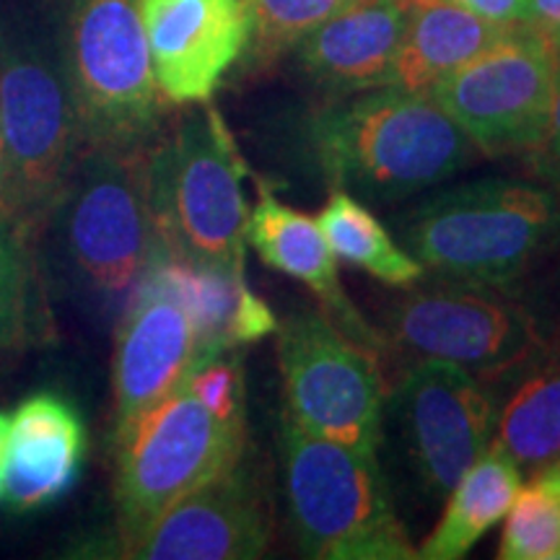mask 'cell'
<instances>
[{"label": "cell", "instance_id": "3957f363", "mask_svg": "<svg viewBox=\"0 0 560 560\" xmlns=\"http://www.w3.org/2000/svg\"><path fill=\"white\" fill-rule=\"evenodd\" d=\"M392 234L425 276L514 293L560 247V195L516 179L465 182L397 213Z\"/></svg>", "mask_w": 560, "mask_h": 560}, {"label": "cell", "instance_id": "52a82bcc", "mask_svg": "<svg viewBox=\"0 0 560 560\" xmlns=\"http://www.w3.org/2000/svg\"><path fill=\"white\" fill-rule=\"evenodd\" d=\"M280 433L291 522L306 558H418L374 452L314 436L291 416Z\"/></svg>", "mask_w": 560, "mask_h": 560}, {"label": "cell", "instance_id": "d4e9b609", "mask_svg": "<svg viewBox=\"0 0 560 560\" xmlns=\"http://www.w3.org/2000/svg\"><path fill=\"white\" fill-rule=\"evenodd\" d=\"M501 560H560V493L532 478L516 490L501 535Z\"/></svg>", "mask_w": 560, "mask_h": 560}, {"label": "cell", "instance_id": "7c38bea8", "mask_svg": "<svg viewBox=\"0 0 560 560\" xmlns=\"http://www.w3.org/2000/svg\"><path fill=\"white\" fill-rule=\"evenodd\" d=\"M420 488L446 499L490 450L495 400L472 371L446 361H416L389 389L387 412Z\"/></svg>", "mask_w": 560, "mask_h": 560}, {"label": "cell", "instance_id": "d6986e66", "mask_svg": "<svg viewBox=\"0 0 560 560\" xmlns=\"http://www.w3.org/2000/svg\"><path fill=\"white\" fill-rule=\"evenodd\" d=\"M145 270L170 289L190 317L198 332L200 363L276 332V314L249 289L244 272L182 260L159 244Z\"/></svg>", "mask_w": 560, "mask_h": 560}, {"label": "cell", "instance_id": "ba28073f", "mask_svg": "<svg viewBox=\"0 0 560 560\" xmlns=\"http://www.w3.org/2000/svg\"><path fill=\"white\" fill-rule=\"evenodd\" d=\"M115 506L120 550L190 490L247 454V431L223 425L182 384L115 441Z\"/></svg>", "mask_w": 560, "mask_h": 560}, {"label": "cell", "instance_id": "4dcf8cb0", "mask_svg": "<svg viewBox=\"0 0 560 560\" xmlns=\"http://www.w3.org/2000/svg\"><path fill=\"white\" fill-rule=\"evenodd\" d=\"M524 26L542 34L556 47L560 42V0H527Z\"/></svg>", "mask_w": 560, "mask_h": 560}, {"label": "cell", "instance_id": "5bb4252c", "mask_svg": "<svg viewBox=\"0 0 560 560\" xmlns=\"http://www.w3.org/2000/svg\"><path fill=\"white\" fill-rule=\"evenodd\" d=\"M153 79L172 107L213 100L249 42L244 0H140Z\"/></svg>", "mask_w": 560, "mask_h": 560}, {"label": "cell", "instance_id": "2e32d148", "mask_svg": "<svg viewBox=\"0 0 560 560\" xmlns=\"http://www.w3.org/2000/svg\"><path fill=\"white\" fill-rule=\"evenodd\" d=\"M257 206L249 208L247 219V247L260 255V260L272 270L296 278L319 301V310L350 340L359 342L363 350L384 361L382 332L376 330L342 289L338 272V257L332 255L330 244L322 234L319 221L278 200L276 190L268 182L257 185Z\"/></svg>", "mask_w": 560, "mask_h": 560}, {"label": "cell", "instance_id": "e575fe53", "mask_svg": "<svg viewBox=\"0 0 560 560\" xmlns=\"http://www.w3.org/2000/svg\"><path fill=\"white\" fill-rule=\"evenodd\" d=\"M552 50H556V55H558V60H560V42H558V45H556V47H552Z\"/></svg>", "mask_w": 560, "mask_h": 560}, {"label": "cell", "instance_id": "7402d4cb", "mask_svg": "<svg viewBox=\"0 0 560 560\" xmlns=\"http://www.w3.org/2000/svg\"><path fill=\"white\" fill-rule=\"evenodd\" d=\"M522 488V470L499 450H488L446 495L436 529L418 548L420 560H459L493 529Z\"/></svg>", "mask_w": 560, "mask_h": 560}, {"label": "cell", "instance_id": "e0dca14e", "mask_svg": "<svg viewBox=\"0 0 560 560\" xmlns=\"http://www.w3.org/2000/svg\"><path fill=\"white\" fill-rule=\"evenodd\" d=\"M86 457V425L55 392H37L9 418L3 501L16 514L52 506L79 480Z\"/></svg>", "mask_w": 560, "mask_h": 560}, {"label": "cell", "instance_id": "484cf974", "mask_svg": "<svg viewBox=\"0 0 560 560\" xmlns=\"http://www.w3.org/2000/svg\"><path fill=\"white\" fill-rule=\"evenodd\" d=\"M30 223L0 210V353L24 338L32 317L34 262Z\"/></svg>", "mask_w": 560, "mask_h": 560}, {"label": "cell", "instance_id": "603a6c76", "mask_svg": "<svg viewBox=\"0 0 560 560\" xmlns=\"http://www.w3.org/2000/svg\"><path fill=\"white\" fill-rule=\"evenodd\" d=\"M317 221L332 255L371 278L395 289H410L425 278L423 265L371 213L366 202L340 187H332Z\"/></svg>", "mask_w": 560, "mask_h": 560}, {"label": "cell", "instance_id": "8992f818", "mask_svg": "<svg viewBox=\"0 0 560 560\" xmlns=\"http://www.w3.org/2000/svg\"><path fill=\"white\" fill-rule=\"evenodd\" d=\"M81 151H143L164 130L140 0H55Z\"/></svg>", "mask_w": 560, "mask_h": 560}, {"label": "cell", "instance_id": "d6a6232c", "mask_svg": "<svg viewBox=\"0 0 560 560\" xmlns=\"http://www.w3.org/2000/svg\"><path fill=\"white\" fill-rule=\"evenodd\" d=\"M5 441H9V416L0 412V499H3V465H5Z\"/></svg>", "mask_w": 560, "mask_h": 560}, {"label": "cell", "instance_id": "9c48e42d", "mask_svg": "<svg viewBox=\"0 0 560 560\" xmlns=\"http://www.w3.org/2000/svg\"><path fill=\"white\" fill-rule=\"evenodd\" d=\"M376 330L387 355L457 363L480 380L516 366L548 342L520 296L446 278L431 285L420 280L392 299Z\"/></svg>", "mask_w": 560, "mask_h": 560}, {"label": "cell", "instance_id": "9a60e30c", "mask_svg": "<svg viewBox=\"0 0 560 560\" xmlns=\"http://www.w3.org/2000/svg\"><path fill=\"white\" fill-rule=\"evenodd\" d=\"M200 363L198 332L170 289L149 270L120 312L115 348V441L185 384Z\"/></svg>", "mask_w": 560, "mask_h": 560}, {"label": "cell", "instance_id": "1f68e13d", "mask_svg": "<svg viewBox=\"0 0 560 560\" xmlns=\"http://www.w3.org/2000/svg\"><path fill=\"white\" fill-rule=\"evenodd\" d=\"M535 480H540L542 486H548L556 490V493H560V457L552 462V465L545 467V470H540L537 475H532Z\"/></svg>", "mask_w": 560, "mask_h": 560}, {"label": "cell", "instance_id": "83f0119b", "mask_svg": "<svg viewBox=\"0 0 560 560\" xmlns=\"http://www.w3.org/2000/svg\"><path fill=\"white\" fill-rule=\"evenodd\" d=\"M540 322L545 338H560V247L514 291Z\"/></svg>", "mask_w": 560, "mask_h": 560}, {"label": "cell", "instance_id": "f1b7e54d", "mask_svg": "<svg viewBox=\"0 0 560 560\" xmlns=\"http://www.w3.org/2000/svg\"><path fill=\"white\" fill-rule=\"evenodd\" d=\"M532 172L537 174V179L545 187H550L552 192L560 195V70L556 81V94H552L550 104V117L545 125V136L535 151L529 153Z\"/></svg>", "mask_w": 560, "mask_h": 560}, {"label": "cell", "instance_id": "44dd1931", "mask_svg": "<svg viewBox=\"0 0 560 560\" xmlns=\"http://www.w3.org/2000/svg\"><path fill=\"white\" fill-rule=\"evenodd\" d=\"M405 26L384 86L425 94L480 55L509 26L490 24L454 0H402Z\"/></svg>", "mask_w": 560, "mask_h": 560}, {"label": "cell", "instance_id": "f546056e", "mask_svg": "<svg viewBox=\"0 0 560 560\" xmlns=\"http://www.w3.org/2000/svg\"><path fill=\"white\" fill-rule=\"evenodd\" d=\"M454 3L499 26L524 24L527 13V0H454Z\"/></svg>", "mask_w": 560, "mask_h": 560}, {"label": "cell", "instance_id": "30bf717a", "mask_svg": "<svg viewBox=\"0 0 560 560\" xmlns=\"http://www.w3.org/2000/svg\"><path fill=\"white\" fill-rule=\"evenodd\" d=\"M276 335L285 416L314 436L376 454L389 397L382 361L340 332L322 310L291 312L278 322Z\"/></svg>", "mask_w": 560, "mask_h": 560}, {"label": "cell", "instance_id": "8fae6325", "mask_svg": "<svg viewBox=\"0 0 560 560\" xmlns=\"http://www.w3.org/2000/svg\"><path fill=\"white\" fill-rule=\"evenodd\" d=\"M560 60L542 34L524 24L425 91L488 156H529L540 145Z\"/></svg>", "mask_w": 560, "mask_h": 560}, {"label": "cell", "instance_id": "7a4b0ae2", "mask_svg": "<svg viewBox=\"0 0 560 560\" xmlns=\"http://www.w3.org/2000/svg\"><path fill=\"white\" fill-rule=\"evenodd\" d=\"M310 140L319 170L371 206L405 200L472 164L478 145L420 91H353L314 115Z\"/></svg>", "mask_w": 560, "mask_h": 560}, {"label": "cell", "instance_id": "4fadbf2b", "mask_svg": "<svg viewBox=\"0 0 560 560\" xmlns=\"http://www.w3.org/2000/svg\"><path fill=\"white\" fill-rule=\"evenodd\" d=\"M272 514L247 454L170 506L125 558L252 560L270 548Z\"/></svg>", "mask_w": 560, "mask_h": 560}, {"label": "cell", "instance_id": "ffe728a7", "mask_svg": "<svg viewBox=\"0 0 560 560\" xmlns=\"http://www.w3.org/2000/svg\"><path fill=\"white\" fill-rule=\"evenodd\" d=\"M482 382L495 400L490 450L529 475L552 465L560 457V338Z\"/></svg>", "mask_w": 560, "mask_h": 560}, {"label": "cell", "instance_id": "6da1fadb", "mask_svg": "<svg viewBox=\"0 0 560 560\" xmlns=\"http://www.w3.org/2000/svg\"><path fill=\"white\" fill-rule=\"evenodd\" d=\"M3 213L34 226L81 153L55 0H0Z\"/></svg>", "mask_w": 560, "mask_h": 560}, {"label": "cell", "instance_id": "836d02e7", "mask_svg": "<svg viewBox=\"0 0 560 560\" xmlns=\"http://www.w3.org/2000/svg\"><path fill=\"white\" fill-rule=\"evenodd\" d=\"M3 177H5V166H3V143H0V210H3Z\"/></svg>", "mask_w": 560, "mask_h": 560}, {"label": "cell", "instance_id": "4316f807", "mask_svg": "<svg viewBox=\"0 0 560 560\" xmlns=\"http://www.w3.org/2000/svg\"><path fill=\"white\" fill-rule=\"evenodd\" d=\"M185 387L223 425L247 431V384H244L242 355L236 350H226L198 363L185 380Z\"/></svg>", "mask_w": 560, "mask_h": 560}, {"label": "cell", "instance_id": "ac0fdd59", "mask_svg": "<svg viewBox=\"0 0 560 560\" xmlns=\"http://www.w3.org/2000/svg\"><path fill=\"white\" fill-rule=\"evenodd\" d=\"M405 26L402 0H353L293 47L314 86L346 96L384 86Z\"/></svg>", "mask_w": 560, "mask_h": 560}, {"label": "cell", "instance_id": "277c9868", "mask_svg": "<svg viewBox=\"0 0 560 560\" xmlns=\"http://www.w3.org/2000/svg\"><path fill=\"white\" fill-rule=\"evenodd\" d=\"M45 219L62 283L91 312L120 314L156 247L149 149H83Z\"/></svg>", "mask_w": 560, "mask_h": 560}, {"label": "cell", "instance_id": "5b68a950", "mask_svg": "<svg viewBox=\"0 0 560 560\" xmlns=\"http://www.w3.org/2000/svg\"><path fill=\"white\" fill-rule=\"evenodd\" d=\"M247 164L219 109L202 104L149 149V208L156 244L182 260L244 272Z\"/></svg>", "mask_w": 560, "mask_h": 560}, {"label": "cell", "instance_id": "cb8c5ba5", "mask_svg": "<svg viewBox=\"0 0 560 560\" xmlns=\"http://www.w3.org/2000/svg\"><path fill=\"white\" fill-rule=\"evenodd\" d=\"M353 0H244L249 16V60L270 62Z\"/></svg>", "mask_w": 560, "mask_h": 560}]
</instances>
